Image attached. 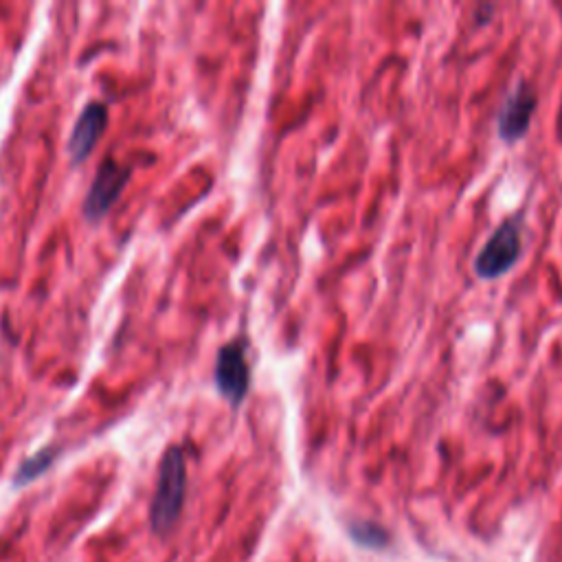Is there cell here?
<instances>
[{"mask_svg": "<svg viewBox=\"0 0 562 562\" xmlns=\"http://www.w3.org/2000/svg\"><path fill=\"white\" fill-rule=\"evenodd\" d=\"M108 128V106L101 101L86 104L82 115L77 117L71 139H69V156L73 165H82L93 154L101 134Z\"/></svg>", "mask_w": 562, "mask_h": 562, "instance_id": "obj_5", "label": "cell"}, {"mask_svg": "<svg viewBox=\"0 0 562 562\" xmlns=\"http://www.w3.org/2000/svg\"><path fill=\"white\" fill-rule=\"evenodd\" d=\"M128 181H130L128 167H123L112 159H106L97 167L93 185L84 198V216L91 222L104 218L123 194Z\"/></svg>", "mask_w": 562, "mask_h": 562, "instance_id": "obj_4", "label": "cell"}, {"mask_svg": "<svg viewBox=\"0 0 562 562\" xmlns=\"http://www.w3.org/2000/svg\"><path fill=\"white\" fill-rule=\"evenodd\" d=\"M352 536L356 538L358 543H363V545H372V547H378V545H385L387 543V534L380 530L378 525H372V523H358L352 527Z\"/></svg>", "mask_w": 562, "mask_h": 562, "instance_id": "obj_8", "label": "cell"}, {"mask_svg": "<svg viewBox=\"0 0 562 562\" xmlns=\"http://www.w3.org/2000/svg\"><path fill=\"white\" fill-rule=\"evenodd\" d=\"M58 453H60V448L47 446V448H42V451H38L36 455H31L29 459H25V462H22V466L16 472L18 486H25V483L40 477L42 472H47L53 466L55 459H58Z\"/></svg>", "mask_w": 562, "mask_h": 562, "instance_id": "obj_7", "label": "cell"}, {"mask_svg": "<svg viewBox=\"0 0 562 562\" xmlns=\"http://www.w3.org/2000/svg\"><path fill=\"white\" fill-rule=\"evenodd\" d=\"M251 372L246 363V347L242 341H231L220 347L216 358V387L233 407H240L249 393Z\"/></svg>", "mask_w": 562, "mask_h": 562, "instance_id": "obj_3", "label": "cell"}, {"mask_svg": "<svg viewBox=\"0 0 562 562\" xmlns=\"http://www.w3.org/2000/svg\"><path fill=\"white\" fill-rule=\"evenodd\" d=\"M536 110V93L527 84H519L516 91L505 101L499 115V134L503 141L514 143L523 139L530 130L532 115Z\"/></svg>", "mask_w": 562, "mask_h": 562, "instance_id": "obj_6", "label": "cell"}, {"mask_svg": "<svg viewBox=\"0 0 562 562\" xmlns=\"http://www.w3.org/2000/svg\"><path fill=\"white\" fill-rule=\"evenodd\" d=\"M521 257V227L519 220H505L494 231L486 246L479 251L475 260V273L481 279H497L512 271Z\"/></svg>", "mask_w": 562, "mask_h": 562, "instance_id": "obj_2", "label": "cell"}, {"mask_svg": "<svg viewBox=\"0 0 562 562\" xmlns=\"http://www.w3.org/2000/svg\"><path fill=\"white\" fill-rule=\"evenodd\" d=\"M187 490V466L185 455L178 446H170L165 451L159 466V481L150 508L152 530L159 536H167L181 516Z\"/></svg>", "mask_w": 562, "mask_h": 562, "instance_id": "obj_1", "label": "cell"}]
</instances>
